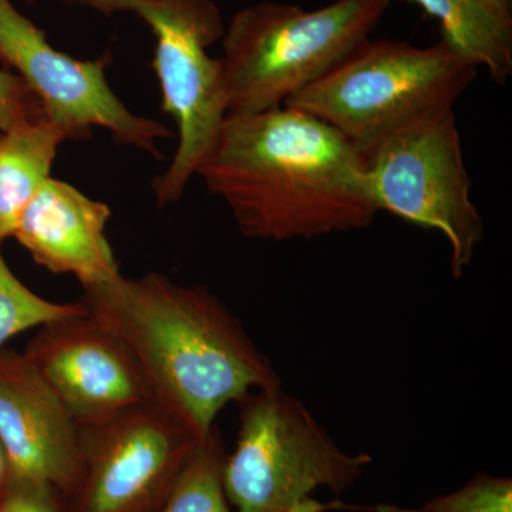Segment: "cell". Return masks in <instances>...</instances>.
Instances as JSON below:
<instances>
[{
  "instance_id": "obj_1",
  "label": "cell",
  "mask_w": 512,
  "mask_h": 512,
  "mask_svg": "<svg viewBox=\"0 0 512 512\" xmlns=\"http://www.w3.org/2000/svg\"><path fill=\"white\" fill-rule=\"evenodd\" d=\"M83 291L87 313L126 348L153 403L198 439L227 404L282 386L237 316L204 286L150 272Z\"/></svg>"
},
{
  "instance_id": "obj_2",
  "label": "cell",
  "mask_w": 512,
  "mask_h": 512,
  "mask_svg": "<svg viewBox=\"0 0 512 512\" xmlns=\"http://www.w3.org/2000/svg\"><path fill=\"white\" fill-rule=\"evenodd\" d=\"M242 235L313 239L370 227L366 158L338 131L292 107L228 114L197 173Z\"/></svg>"
},
{
  "instance_id": "obj_3",
  "label": "cell",
  "mask_w": 512,
  "mask_h": 512,
  "mask_svg": "<svg viewBox=\"0 0 512 512\" xmlns=\"http://www.w3.org/2000/svg\"><path fill=\"white\" fill-rule=\"evenodd\" d=\"M477 74L441 39L424 47L367 39L285 106L328 124L367 158L396 131L453 110Z\"/></svg>"
},
{
  "instance_id": "obj_4",
  "label": "cell",
  "mask_w": 512,
  "mask_h": 512,
  "mask_svg": "<svg viewBox=\"0 0 512 512\" xmlns=\"http://www.w3.org/2000/svg\"><path fill=\"white\" fill-rule=\"evenodd\" d=\"M392 0H336L316 10L262 2L238 10L222 36L228 114L285 106L370 39Z\"/></svg>"
},
{
  "instance_id": "obj_5",
  "label": "cell",
  "mask_w": 512,
  "mask_h": 512,
  "mask_svg": "<svg viewBox=\"0 0 512 512\" xmlns=\"http://www.w3.org/2000/svg\"><path fill=\"white\" fill-rule=\"evenodd\" d=\"M111 16H138L156 37L151 62L161 90V109L177 126L173 160L153 181L158 207L183 198L211 156L228 116L221 57L208 49L222 40L225 23L214 0H66Z\"/></svg>"
},
{
  "instance_id": "obj_6",
  "label": "cell",
  "mask_w": 512,
  "mask_h": 512,
  "mask_svg": "<svg viewBox=\"0 0 512 512\" xmlns=\"http://www.w3.org/2000/svg\"><path fill=\"white\" fill-rule=\"evenodd\" d=\"M238 403L237 446L222 467L235 512H288L320 487L346 493L372 464L369 454L343 451L282 386L255 390Z\"/></svg>"
},
{
  "instance_id": "obj_7",
  "label": "cell",
  "mask_w": 512,
  "mask_h": 512,
  "mask_svg": "<svg viewBox=\"0 0 512 512\" xmlns=\"http://www.w3.org/2000/svg\"><path fill=\"white\" fill-rule=\"evenodd\" d=\"M366 190L377 212L436 229L450 247L454 278L466 272L484 235L471 200L454 110L439 111L387 137L366 158Z\"/></svg>"
},
{
  "instance_id": "obj_8",
  "label": "cell",
  "mask_w": 512,
  "mask_h": 512,
  "mask_svg": "<svg viewBox=\"0 0 512 512\" xmlns=\"http://www.w3.org/2000/svg\"><path fill=\"white\" fill-rule=\"evenodd\" d=\"M0 62L35 94L67 140H84L93 128H101L121 146L160 156L158 143L171 138L160 121L138 116L111 89L110 53L79 60L60 52L10 0H0Z\"/></svg>"
},
{
  "instance_id": "obj_9",
  "label": "cell",
  "mask_w": 512,
  "mask_h": 512,
  "mask_svg": "<svg viewBox=\"0 0 512 512\" xmlns=\"http://www.w3.org/2000/svg\"><path fill=\"white\" fill-rule=\"evenodd\" d=\"M198 439L156 403L80 429L82 476L73 512H156Z\"/></svg>"
},
{
  "instance_id": "obj_10",
  "label": "cell",
  "mask_w": 512,
  "mask_h": 512,
  "mask_svg": "<svg viewBox=\"0 0 512 512\" xmlns=\"http://www.w3.org/2000/svg\"><path fill=\"white\" fill-rule=\"evenodd\" d=\"M23 353L80 429L153 402L126 348L87 312L40 326Z\"/></svg>"
},
{
  "instance_id": "obj_11",
  "label": "cell",
  "mask_w": 512,
  "mask_h": 512,
  "mask_svg": "<svg viewBox=\"0 0 512 512\" xmlns=\"http://www.w3.org/2000/svg\"><path fill=\"white\" fill-rule=\"evenodd\" d=\"M0 444L10 476L55 485L72 497L82 476L80 427L25 353L0 348Z\"/></svg>"
},
{
  "instance_id": "obj_12",
  "label": "cell",
  "mask_w": 512,
  "mask_h": 512,
  "mask_svg": "<svg viewBox=\"0 0 512 512\" xmlns=\"http://www.w3.org/2000/svg\"><path fill=\"white\" fill-rule=\"evenodd\" d=\"M110 217L106 202L50 177L20 214L12 238L37 265L92 288L121 275L106 235Z\"/></svg>"
},
{
  "instance_id": "obj_13",
  "label": "cell",
  "mask_w": 512,
  "mask_h": 512,
  "mask_svg": "<svg viewBox=\"0 0 512 512\" xmlns=\"http://www.w3.org/2000/svg\"><path fill=\"white\" fill-rule=\"evenodd\" d=\"M64 141L62 128L45 114L0 133V245L12 238L20 214L52 177Z\"/></svg>"
},
{
  "instance_id": "obj_14",
  "label": "cell",
  "mask_w": 512,
  "mask_h": 512,
  "mask_svg": "<svg viewBox=\"0 0 512 512\" xmlns=\"http://www.w3.org/2000/svg\"><path fill=\"white\" fill-rule=\"evenodd\" d=\"M439 23L440 39L484 67L495 83L512 74V10L495 0H407Z\"/></svg>"
},
{
  "instance_id": "obj_15",
  "label": "cell",
  "mask_w": 512,
  "mask_h": 512,
  "mask_svg": "<svg viewBox=\"0 0 512 512\" xmlns=\"http://www.w3.org/2000/svg\"><path fill=\"white\" fill-rule=\"evenodd\" d=\"M225 456L220 431L215 427L191 451L156 512H235L222 483Z\"/></svg>"
},
{
  "instance_id": "obj_16",
  "label": "cell",
  "mask_w": 512,
  "mask_h": 512,
  "mask_svg": "<svg viewBox=\"0 0 512 512\" xmlns=\"http://www.w3.org/2000/svg\"><path fill=\"white\" fill-rule=\"evenodd\" d=\"M84 312L82 301L53 302L33 292L13 274L0 245V348L26 330Z\"/></svg>"
},
{
  "instance_id": "obj_17",
  "label": "cell",
  "mask_w": 512,
  "mask_h": 512,
  "mask_svg": "<svg viewBox=\"0 0 512 512\" xmlns=\"http://www.w3.org/2000/svg\"><path fill=\"white\" fill-rule=\"evenodd\" d=\"M420 512H512V480L478 473L453 493L431 498Z\"/></svg>"
},
{
  "instance_id": "obj_18",
  "label": "cell",
  "mask_w": 512,
  "mask_h": 512,
  "mask_svg": "<svg viewBox=\"0 0 512 512\" xmlns=\"http://www.w3.org/2000/svg\"><path fill=\"white\" fill-rule=\"evenodd\" d=\"M0 512H73L69 497L55 485L29 477L10 476L0 495Z\"/></svg>"
},
{
  "instance_id": "obj_19",
  "label": "cell",
  "mask_w": 512,
  "mask_h": 512,
  "mask_svg": "<svg viewBox=\"0 0 512 512\" xmlns=\"http://www.w3.org/2000/svg\"><path fill=\"white\" fill-rule=\"evenodd\" d=\"M42 114L45 113L39 100L22 79L9 70L0 69V133Z\"/></svg>"
},
{
  "instance_id": "obj_20",
  "label": "cell",
  "mask_w": 512,
  "mask_h": 512,
  "mask_svg": "<svg viewBox=\"0 0 512 512\" xmlns=\"http://www.w3.org/2000/svg\"><path fill=\"white\" fill-rule=\"evenodd\" d=\"M335 510H366V511H379V512H392L390 507H350V505L343 504L342 501L335 500L330 503H320L316 498L309 497L303 500L302 503L296 504L288 512H328Z\"/></svg>"
},
{
  "instance_id": "obj_21",
  "label": "cell",
  "mask_w": 512,
  "mask_h": 512,
  "mask_svg": "<svg viewBox=\"0 0 512 512\" xmlns=\"http://www.w3.org/2000/svg\"><path fill=\"white\" fill-rule=\"evenodd\" d=\"M10 467L8 457H6L5 450L0 444V495L5 491L6 485L9 483Z\"/></svg>"
},
{
  "instance_id": "obj_22",
  "label": "cell",
  "mask_w": 512,
  "mask_h": 512,
  "mask_svg": "<svg viewBox=\"0 0 512 512\" xmlns=\"http://www.w3.org/2000/svg\"><path fill=\"white\" fill-rule=\"evenodd\" d=\"M495 2H498L500 5L505 6V8L512 10V0H495Z\"/></svg>"
},
{
  "instance_id": "obj_23",
  "label": "cell",
  "mask_w": 512,
  "mask_h": 512,
  "mask_svg": "<svg viewBox=\"0 0 512 512\" xmlns=\"http://www.w3.org/2000/svg\"><path fill=\"white\" fill-rule=\"evenodd\" d=\"M25 2L33 3L36 2V0H25Z\"/></svg>"
}]
</instances>
